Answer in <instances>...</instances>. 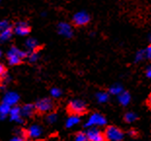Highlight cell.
Here are the masks:
<instances>
[{
	"mask_svg": "<svg viewBox=\"0 0 151 141\" xmlns=\"http://www.w3.org/2000/svg\"><path fill=\"white\" fill-rule=\"evenodd\" d=\"M2 56V53H1V51H0V57H1Z\"/></svg>",
	"mask_w": 151,
	"mask_h": 141,
	"instance_id": "34",
	"label": "cell"
},
{
	"mask_svg": "<svg viewBox=\"0 0 151 141\" xmlns=\"http://www.w3.org/2000/svg\"><path fill=\"white\" fill-rule=\"evenodd\" d=\"M129 134H130L131 136L136 135V131H134V130H130V131H129Z\"/></svg>",
	"mask_w": 151,
	"mask_h": 141,
	"instance_id": "32",
	"label": "cell"
},
{
	"mask_svg": "<svg viewBox=\"0 0 151 141\" xmlns=\"http://www.w3.org/2000/svg\"><path fill=\"white\" fill-rule=\"evenodd\" d=\"M54 108V102L50 98H42L38 100L35 104V109L41 113H46L53 110Z\"/></svg>",
	"mask_w": 151,
	"mask_h": 141,
	"instance_id": "5",
	"label": "cell"
},
{
	"mask_svg": "<svg viewBox=\"0 0 151 141\" xmlns=\"http://www.w3.org/2000/svg\"><path fill=\"white\" fill-rule=\"evenodd\" d=\"M27 57H28V59H29L30 62H36V60L38 59V54H37V53H35V52H31Z\"/></svg>",
	"mask_w": 151,
	"mask_h": 141,
	"instance_id": "26",
	"label": "cell"
},
{
	"mask_svg": "<svg viewBox=\"0 0 151 141\" xmlns=\"http://www.w3.org/2000/svg\"><path fill=\"white\" fill-rule=\"evenodd\" d=\"M88 141H105L104 133H102L101 130L97 127H92L87 130L86 132Z\"/></svg>",
	"mask_w": 151,
	"mask_h": 141,
	"instance_id": "6",
	"label": "cell"
},
{
	"mask_svg": "<svg viewBox=\"0 0 151 141\" xmlns=\"http://www.w3.org/2000/svg\"><path fill=\"white\" fill-rule=\"evenodd\" d=\"M10 141H22V138L21 136H16L14 138H12Z\"/></svg>",
	"mask_w": 151,
	"mask_h": 141,
	"instance_id": "31",
	"label": "cell"
},
{
	"mask_svg": "<svg viewBox=\"0 0 151 141\" xmlns=\"http://www.w3.org/2000/svg\"><path fill=\"white\" fill-rule=\"evenodd\" d=\"M19 99H20V97H19L18 94H16V92H8V94H6L4 95L3 102L9 104L10 106H14V105L17 104Z\"/></svg>",
	"mask_w": 151,
	"mask_h": 141,
	"instance_id": "11",
	"label": "cell"
},
{
	"mask_svg": "<svg viewBox=\"0 0 151 141\" xmlns=\"http://www.w3.org/2000/svg\"><path fill=\"white\" fill-rule=\"evenodd\" d=\"M67 108H68V111L72 115H80L86 111V104L82 100L74 99V100L69 102Z\"/></svg>",
	"mask_w": 151,
	"mask_h": 141,
	"instance_id": "4",
	"label": "cell"
},
{
	"mask_svg": "<svg viewBox=\"0 0 151 141\" xmlns=\"http://www.w3.org/2000/svg\"><path fill=\"white\" fill-rule=\"evenodd\" d=\"M51 95L53 97H60L62 95V91L58 88H53L51 89Z\"/></svg>",
	"mask_w": 151,
	"mask_h": 141,
	"instance_id": "25",
	"label": "cell"
},
{
	"mask_svg": "<svg viewBox=\"0 0 151 141\" xmlns=\"http://www.w3.org/2000/svg\"><path fill=\"white\" fill-rule=\"evenodd\" d=\"M124 119L127 123H133V122L137 120V115L133 113V112H128V113H126V115H125Z\"/></svg>",
	"mask_w": 151,
	"mask_h": 141,
	"instance_id": "21",
	"label": "cell"
},
{
	"mask_svg": "<svg viewBox=\"0 0 151 141\" xmlns=\"http://www.w3.org/2000/svg\"><path fill=\"white\" fill-rule=\"evenodd\" d=\"M150 42H151V37H150Z\"/></svg>",
	"mask_w": 151,
	"mask_h": 141,
	"instance_id": "35",
	"label": "cell"
},
{
	"mask_svg": "<svg viewBox=\"0 0 151 141\" xmlns=\"http://www.w3.org/2000/svg\"><path fill=\"white\" fill-rule=\"evenodd\" d=\"M11 108L12 106H10L9 104L5 103V102H2V103L0 104V118L4 119V118L7 117L8 115L10 114Z\"/></svg>",
	"mask_w": 151,
	"mask_h": 141,
	"instance_id": "15",
	"label": "cell"
},
{
	"mask_svg": "<svg viewBox=\"0 0 151 141\" xmlns=\"http://www.w3.org/2000/svg\"><path fill=\"white\" fill-rule=\"evenodd\" d=\"M58 30H59L60 35H63V36L67 37V38L71 37L73 35L71 25L66 24V22H60L59 24V26H58Z\"/></svg>",
	"mask_w": 151,
	"mask_h": 141,
	"instance_id": "8",
	"label": "cell"
},
{
	"mask_svg": "<svg viewBox=\"0 0 151 141\" xmlns=\"http://www.w3.org/2000/svg\"><path fill=\"white\" fill-rule=\"evenodd\" d=\"M90 21V16L86 12H78L73 16V22L78 25V26H83L86 25Z\"/></svg>",
	"mask_w": 151,
	"mask_h": 141,
	"instance_id": "7",
	"label": "cell"
},
{
	"mask_svg": "<svg viewBox=\"0 0 151 141\" xmlns=\"http://www.w3.org/2000/svg\"><path fill=\"white\" fill-rule=\"evenodd\" d=\"M57 120H58V115L57 114L51 113V114L48 115V117H47V122H48V123L54 124V123H56Z\"/></svg>",
	"mask_w": 151,
	"mask_h": 141,
	"instance_id": "24",
	"label": "cell"
},
{
	"mask_svg": "<svg viewBox=\"0 0 151 141\" xmlns=\"http://www.w3.org/2000/svg\"><path fill=\"white\" fill-rule=\"evenodd\" d=\"M74 141H88V138L85 132H78L76 134Z\"/></svg>",
	"mask_w": 151,
	"mask_h": 141,
	"instance_id": "22",
	"label": "cell"
},
{
	"mask_svg": "<svg viewBox=\"0 0 151 141\" xmlns=\"http://www.w3.org/2000/svg\"><path fill=\"white\" fill-rule=\"evenodd\" d=\"M27 56H28L27 53L22 52V51H21L20 49H17L16 47H12L7 54V59H8V62L10 64L16 65V64L21 63L22 59Z\"/></svg>",
	"mask_w": 151,
	"mask_h": 141,
	"instance_id": "1",
	"label": "cell"
},
{
	"mask_svg": "<svg viewBox=\"0 0 151 141\" xmlns=\"http://www.w3.org/2000/svg\"><path fill=\"white\" fill-rule=\"evenodd\" d=\"M5 73H6V69H5L4 65L0 63V78H3L5 75Z\"/></svg>",
	"mask_w": 151,
	"mask_h": 141,
	"instance_id": "29",
	"label": "cell"
},
{
	"mask_svg": "<svg viewBox=\"0 0 151 141\" xmlns=\"http://www.w3.org/2000/svg\"><path fill=\"white\" fill-rule=\"evenodd\" d=\"M10 119L12 121L16 122V123H22V111L20 107L14 106L11 108L10 111Z\"/></svg>",
	"mask_w": 151,
	"mask_h": 141,
	"instance_id": "10",
	"label": "cell"
},
{
	"mask_svg": "<svg viewBox=\"0 0 151 141\" xmlns=\"http://www.w3.org/2000/svg\"><path fill=\"white\" fill-rule=\"evenodd\" d=\"M106 124V119L102 116V115L99 113L92 114L89 117L88 121L86 122L85 127H102Z\"/></svg>",
	"mask_w": 151,
	"mask_h": 141,
	"instance_id": "3",
	"label": "cell"
},
{
	"mask_svg": "<svg viewBox=\"0 0 151 141\" xmlns=\"http://www.w3.org/2000/svg\"><path fill=\"white\" fill-rule=\"evenodd\" d=\"M118 101L119 103L124 105V106H127L128 104L130 103L131 101V95L129 92H122L120 94L118 95Z\"/></svg>",
	"mask_w": 151,
	"mask_h": 141,
	"instance_id": "14",
	"label": "cell"
},
{
	"mask_svg": "<svg viewBox=\"0 0 151 141\" xmlns=\"http://www.w3.org/2000/svg\"><path fill=\"white\" fill-rule=\"evenodd\" d=\"M97 99L99 103H105V102H107L108 100V94L107 92H99L97 94Z\"/></svg>",
	"mask_w": 151,
	"mask_h": 141,
	"instance_id": "19",
	"label": "cell"
},
{
	"mask_svg": "<svg viewBox=\"0 0 151 141\" xmlns=\"http://www.w3.org/2000/svg\"><path fill=\"white\" fill-rule=\"evenodd\" d=\"M122 92H123V88L120 85H114L109 89V92L114 95H119Z\"/></svg>",
	"mask_w": 151,
	"mask_h": 141,
	"instance_id": "20",
	"label": "cell"
},
{
	"mask_svg": "<svg viewBox=\"0 0 151 141\" xmlns=\"http://www.w3.org/2000/svg\"><path fill=\"white\" fill-rule=\"evenodd\" d=\"M148 104L150 105V107H151V94H150V97H149V99H148Z\"/></svg>",
	"mask_w": 151,
	"mask_h": 141,
	"instance_id": "33",
	"label": "cell"
},
{
	"mask_svg": "<svg viewBox=\"0 0 151 141\" xmlns=\"http://www.w3.org/2000/svg\"><path fill=\"white\" fill-rule=\"evenodd\" d=\"M145 74H146V77H147V78H149V79H151V66H149V67H147V68H146Z\"/></svg>",
	"mask_w": 151,
	"mask_h": 141,
	"instance_id": "30",
	"label": "cell"
},
{
	"mask_svg": "<svg viewBox=\"0 0 151 141\" xmlns=\"http://www.w3.org/2000/svg\"><path fill=\"white\" fill-rule=\"evenodd\" d=\"M42 133H43L42 129H41L39 126H37V125L31 126L27 131V135L29 137V138H33V139L39 138V137L42 135Z\"/></svg>",
	"mask_w": 151,
	"mask_h": 141,
	"instance_id": "9",
	"label": "cell"
},
{
	"mask_svg": "<svg viewBox=\"0 0 151 141\" xmlns=\"http://www.w3.org/2000/svg\"><path fill=\"white\" fill-rule=\"evenodd\" d=\"M80 123V118L78 117V115H70V117H68V119L66 120L65 126L66 127H72L76 126L77 124Z\"/></svg>",
	"mask_w": 151,
	"mask_h": 141,
	"instance_id": "17",
	"label": "cell"
},
{
	"mask_svg": "<svg viewBox=\"0 0 151 141\" xmlns=\"http://www.w3.org/2000/svg\"><path fill=\"white\" fill-rule=\"evenodd\" d=\"M144 57H145V52L142 50V51H139V52L137 53L136 57H134V60L137 62H140V60H142Z\"/></svg>",
	"mask_w": 151,
	"mask_h": 141,
	"instance_id": "23",
	"label": "cell"
},
{
	"mask_svg": "<svg viewBox=\"0 0 151 141\" xmlns=\"http://www.w3.org/2000/svg\"><path fill=\"white\" fill-rule=\"evenodd\" d=\"M8 27H10V26H9L8 21H0V31H3L4 29H6V28H8Z\"/></svg>",
	"mask_w": 151,
	"mask_h": 141,
	"instance_id": "27",
	"label": "cell"
},
{
	"mask_svg": "<svg viewBox=\"0 0 151 141\" xmlns=\"http://www.w3.org/2000/svg\"><path fill=\"white\" fill-rule=\"evenodd\" d=\"M14 31L18 35L24 36V35H27V34L29 33L30 28H29V26H28L27 24H25V22H19V24L15 26Z\"/></svg>",
	"mask_w": 151,
	"mask_h": 141,
	"instance_id": "12",
	"label": "cell"
},
{
	"mask_svg": "<svg viewBox=\"0 0 151 141\" xmlns=\"http://www.w3.org/2000/svg\"><path fill=\"white\" fill-rule=\"evenodd\" d=\"M104 136L105 139L110 140V141H121L123 139V131L120 129H118L116 127L110 126L108 127L104 131Z\"/></svg>",
	"mask_w": 151,
	"mask_h": 141,
	"instance_id": "2",
	"label": "cell"
},
{
	"mask_svg": "<svg viewBox=\"0 0 151 141\" xmlns=\"http://www.w3.org/2000/svg\"><path fill=\"white\" fill-rule=\"evenodd\" d=\"M144 52H145V57L151 60V46H149L146 50H144Z\"/></svg>",
	"mask_w": 151,
	"mask_h": 141,
	"instance_id": "28",
	"label": "cell"
},
{
	"mask_svg": "<svg viewBox=\"0 0 151 141\" xmlns=\"http://www.w3.org/2000/svg\"><path fill=\"white\" fill-rule=\"evenodd\" d=\"M25 45H27V49L30 50L31 52H35V50L38 48V43L35 39H28L27 41V43H25Z\"/></svg>",
	"mask_w": 151,
	"mask_h": 141,
	"instance_id": "18",
	"label": "cell"
},
{
	"mask_svg": "<svg viewBox=\"0 0 151 141\" xmlns=\"http://www.w3.org/2000/svg\"><path fill=\"white\" fill-rule=\"evenodd\" d=\"M35 110H36V109H35V105H32V104H25L21 108L22 117L32 116V115L34 114Z\"/></svg>",
	"mask_w": 151,
	"mask_h": 141,
	"instance_id": "13",
	"label": "cell"
},
{
	"mask_svg": "<svg viewBox=\"0 0 151 141\" xmlns=\"http://www.w3.org/2000/svg\"><path fill=\"white\" fill-rule=\"evenodd\" d=\"M12 34H13V30L10 27L6 28L3 31H0V42H5V41L10 40Z\"/></svg>",
	"mask_w": 151,
	"mask_h": 141,
	"instance_id": "16",
	"label": "cell"
}]
</instances>
